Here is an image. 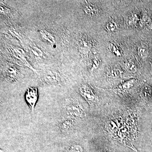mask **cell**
I'll return each mask as SVG.
<instances>
[{
    "label": "cell",
    "mask_w": 152,
    "mask_h": 152,
    "mask_svg": "<svg viewBox=\"0 0 152 152\" xmlns=\"http://www.w3.org/2000/svg\"><path fill=\"white\" fill-rule=\"evenodd\" d=\"M65 110L68 117L74 119H83L86 116L84 109L76 100H69L66 104Z\"/></svg>",
    "instance_id": "6da1fadb"
},
{
    "label": "cell",
    "mask_w": 152,
    "mask_h": 152,
    "mask_svg": "<svg viewBox=\"0 0 152 152\" xmlns=\"http://www.w3.org/2000/svg\"><path fill=\"white\" fill-rule=\"evenodd\" d=\"M94 47V41L86 35H82L79 39L78 48L81 54L87 57Z\"/></svg>",
    "instance_id": "7a4b0ae2"
},
{
    "label": "cell",
    "mask_w": 152,
    "mask_h": 152,
    "mask_svg": "<svg viewBox=\"0 0 152 152\" xmlns=\"http://www.w3.org/2000/svg\"><path fill=\"white\" fill-rule=\"evenodd\" d=\"M79 91L90 106H94L97 103V97L91 87L88 84H83L79 87Z\"/></svg>",
    "instance_id": "3957f363"
},
{
    "label": "cell",
    "mask_w": 152,
    "mask_h": 152,
    "mask_svg": "<svg viewBox=\"0 0 152 152\" xmlns=\"http://www.w3.org/2000/svg\"><path fill=\"white\" fill-rule=\"evenodd\" d=\"M41 81L46 85L59 84L61 81V77L58 73L55 71H49L41 76Z\"/></svg>",
    "instance_id": "277c9868"
},
{
    "label": "cell",
    "mask_w": 152,
    "mask_h": 152,
    "mask_svg": "<svg viewBox=\"0 0 152 152\" xmlns=\"http://www.w3.org/2000/svg\"><path fill=\"white\" fill-rule=\"evenodd\" d=\"M38 90L35 87H30L26 92L25 99L30 109L34 113L35 107L37 102Z\"/></svg>",
    "instance_id": "5b68a950"
},
{
    "label": "cell",
    "mask_w": 152,
    "mask_h": 152,
    "mask_svg": "<svg viewBox=\"0 0 152 152\" xmlns=\"http://www.w3.org/2000/svg\"><path fill=\"white\" fill-rule=\"evenodd\" d=\"M75 124V120L67 117L61 120L58 123V127L61 132L66 134L73 130Z\"/></svg>",
    "instance_id": "8992f818"
},
{
    "label": "cell",
    "mask_w": 152,
    "mask_h": 152,
    "mask_svg": "<svg viewBox=\"0 0 152 152\" xmlns=\"http://www.w3.org/2000/svg\"><path fill=\"white\" fill-rule=\"evenodd\" d=\"M18 69L14 66H9L6 68L5 77L7 81L11 83L17 82L20 78Z\"/></svg>",
    "instance_id": "52a82bcc"
},
{
    "label": "cell",
    "mask_w": 152,
    "mask_h": 152,
    "mask_svg": "<svg viewBox=\"0 0 152 152\" xmlns=\"http://www.w3.org/2000/svg\"><path fill=\"white\" fill-rule=\"evenodd\" d=\"M125 23L127 27L133 28L140 21L138 15L135 13L132 12L124 17Z\"/></svg>",
    "instance_id": "ba28073f"
},
{
    "label": "cell",
    "mask_w": 152,
    "mask_h": 152,
    "mask_svg": "<svg viewBox=\"0 0 152 152\" xmlns=\"http://www.w3.org/2000/svg\"><path fill=\"white\" fill-rule=\"evenodd\" d=\"M83 10L86 14L91 17L96 16L99 13L97 7L91 3L86 2L84 6Z\"/></svg>",
    "instance_id": "9c48e42d"
},
{
    "label": "cell",
    "mask_w": 152,
    "mask_h": 152,
    "mask_svg": "<svg viewBox=\"0 0 152 152\" xmlns=\"http://www.w3.org/2000/svg\"><path fill=\"white\" fill-rule=\"evenodd\" d=\"M140 24L142 26H145L148 28L152 30V23L151 18L147 13L146 11H144L141 17Z\"/></svg>",
    "instance_id": "30bf717a"
},
{
    "label": "cell",
    "mask_w": 152,
    "mask_h": 152,
    "mask_svg": "<svg viewBox=\"0 0 152 152\" xmlns=\"http://www.w3.org/2000/svg\"><path fill=\"white\" fill-rule=\"evenodd\" d=\"M135 82V80L134 79L128 80L120 84L115 89V90L118 91L125 92L127 91L130 89L131 88L133 87Z\"/></svg>",
    "instance_id": "8fae6325"
},
{
    "label": "cell",
    "mask_w": 152,
    "mask_h": 152,
    "mask_svg": "<svg viewBox=\"0 0 152 152\" xmlns=\"http://www.w3.org/2000/svg\"><path fill=\"white\" fill-rule=\"evenodd\" d=\"M122 72L118 68L115 67H111L109 68L107 71V76L111 78H116L119 77L122 75Z\"/></svg>",
    "instance_id": "7c38bea8"
},
{
    "label": "cell",
    "mask_w": 152,
    "mask_h": 152,
    "mask_svg": "<svg viewBox=\"0 0 152 152\" xmlns=\"http://www.w3.org/2000/svg\"><path fill=\"white\" fill-rule=\"evenodd\" d=\"M124 67L126 71L131 73H135L137 71L135 63L132 60H128L125 62Z\"/></svg>",
    "instance_id": "4fadbf2b"
},
{
    "label": "cell",
    "mask_w": 152,
    "mask_h": 152,
    "mask_svg": "<svg viewBox=\"0 0 152 152\" xmlns=\"http://www.w3.org/2000/svg\"><path fill=\"white\" fill-rule=\"evenodd\" d=\"M138 54L140 58L145 59L148 57V51L146 45L144 44H141L137 47Z\"/></svg>",
    "instance_id": "5bb4252c"
},
{
    "label": "cell",
    "mask_w": 152,
    "mask_h": 152,
    "mask_svg": "<svg viewBox=\"0 0 152 152\" xmlns=\"http://www.w3.org/2000/svg\"><path fill=\"white\" fill-rule=\"evenodd\" d=\"M101 59L98 56L93 57L91 60L90 64V69L91 71H94L97 69L101 64Z\"/></svg>",
    "instance_id": "9a60e30c"
},
{
    "label": "cell",
    "mask_w": 152,
    "mask_h": 152,
    "mask_svg": "<svg viewBox=\"0 0 152 152\" xmlns=\"http://www.w3.org/2000/svg\"><path fill=\"white\" fill-rule=\"evenodd\" d=\"M105 29L108 32H114L118 29V25L116 22L111 19L105 26Z\"/></svg>",
    "instance_id": "2e32d148"
},
{
    "label": "cell",
    "mask_w": 152,
    "mask_h": 152,
    "mask_svg": "<svg viewBox=\"0 0 152 152\" xmlns=\"http://www.w3.org/2000/svg\"><path fill=\"white\" fill-rule=\"evenodd\" d=\"M108 48L110 51L115 56L117 57L121 56L122 54L121 51L115 44L114 43L110 42L109 44Z\"/></svg>",
    "instance_id": "e0dca14e"
},
{
    "label": "cell",
    "mask_w": 152,
    "mask_h": 152,
    "mask_svg": "<svg viewBox=\"0 0 152 152\" xmlns=\"http://www.w3.org/2000/svg\"><path fill=\"white\" fill-rule=\"evenodd\" d=\"M69 152H83V149L80 145L73 144L69 148Z\"/></svg>",
    "instance_id": "ac0fdd59"
},
{
    "label": "cell",
    "mask_w": 152,
    "mask_h": 152,
    "mask_svg": "<svg viewBox=\"0 0 152 152\" xmlns=\"http://www.w3.org/2000/svg\"><path fill=\"white\" fill-rule=\"evenodd\" d=\"M42 35L43 38L47 42H49L51 43H52L53 42V38L52 37L51 35L50 34V33L46 31H43L42 32Z\"/></svg>",
    "instance_id": "d6986e66"
},
{
    "label": "cell",
    "mask_w": 152,
    "mask_h": 152,
    "mask_svg": "<svg viewBox=\"0 0 152 152\" xmlns=\"http://www.w3.org/2000/svg\"><path fill=\"white\" fill-rule=\"evenodd\" d=\"M103 152H107L106 151H104Z\"/></svg>",
    "instance_id": "ffe728a7"
}]
</instances>
